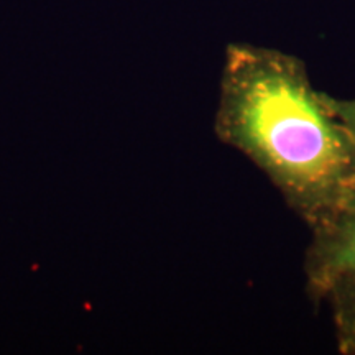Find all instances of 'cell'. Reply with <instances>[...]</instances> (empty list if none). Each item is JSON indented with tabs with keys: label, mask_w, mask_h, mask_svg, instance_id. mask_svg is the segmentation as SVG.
Listing matches in <instances>:
<instances>
[{
	"label": "cell",
	"mask_w": 355,
	"mask_h": 355,
	"mask_svg": "<svg viewBox=\"0 0 355 355\" xmlns=\"http://www.w3.org/2000/svg\"><path fill=\"white\" fill-rule=\"evenodd\" d=\"M216 133L268 178L311 230L355 188V145L303 61L288 53L229 44Z\"/></svg>",
	"instance_id": "6da1fadb"
},
{
	"label": "cell",
	"mask_w": 355,
	"mask_h": 355,
	"mask_svg": "<svg viewBox=\"0 0 355 355\" xmlns=\"http://www.w3.org/2000/svg\"><path fill=\"white\" fill-rule=\"evenodd\" d=\"M311 235L303 272L306 293L319 304L332 283L355 275V188L329 219L311 230Z\"/></svg>",
	"instance_id": "7a4b0ae2"
},
{
	"label": "cell",
	"mask_w": 355,
	"mask_h": 355,
	"mask_svg": "<svg viewBox=\"0 0 355 355\" xmlns=\"http://www.w3.org/2000/svg\"><path fill=\"white\" fill-rule=\"evenodd\" d=\"M324 301L331 308L337 350L343 355H355V275L332 283Z\"/></svg>",
	"instance_id": "3957f363"
},
{
	"label": "cell",
	"mask_w": 355,
	"mask_h": 355,
	"mask_svg": "<svg viewBox=\"0 0 355 355\" xmlns=\"http://www.w3.org/2000/svg\"><path fill=\"white\" fill-rule=\"evenodd\" d=\"M322 101L329 112L337 119V122L347 132L349 139L355 145V97L350 99H340L322 92Z\"/></svg>",
	"instance_id": "277c9868"
}]
</instances>
